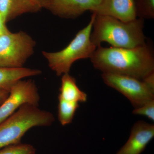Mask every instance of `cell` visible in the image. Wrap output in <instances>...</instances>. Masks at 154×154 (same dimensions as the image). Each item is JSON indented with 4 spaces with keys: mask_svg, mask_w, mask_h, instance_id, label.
<instances>
[{
    "mask_svg": "<svg viewBox=\"0 0 154 154\" xmlns=\"http://www.w3.org/2000/svg\"><path fill=\"white\" fill-rule=\"evenodd\" d=\"M38 69L21 67L17 68L0 67V90H10L14 83L24 78L41 74Z\"/></svg>",
    "mask_w": 154,
    "mask_h": 154,
    "instance_id": "12",
    "label": "cell"
},
{
    "mask_svg": "<svg viewBox=\"0 0 154 154\" xmlns=\"http://www.w3.org/2000/svg\"><path fill=\"white\" fill-rule=\"evenodd\" d=\"M102 0H51L48 10L58 17L74 19L86 11L92 12Z\"/></svg>",
    "mask_w": 154,
    "mask_h": 154,
    "instance_id": "9",
    "label": "cell"
},
{
    "mask_svg": "<svg viewBox=\"0 0 154 154\" xmlns=\"http://www.w3.org/2000/svg\"><path fill=\"white\" fill-rule=\"evenodd\" d=\"M40 96L36 84L31 80H20L11 86L8 96L0 105V123L25 105L38 106Z\"/></svg>",
    "mask_w": 154,
    "mask_h": 154,
    "instance_id": "7",
    "label": "cell"
},
{
    "mask_svg": "<svg viewBox=\"0 0 154 154\" xmlns=\"http://www.w3.org/2000/svg\"><path fill=\"white\" fill-rule=\"evenodd\" d=\"M33 1L41 9L44 8L47 9H48L49 8L51 2V0H33Z\"/></svg>",
    "mask_w": 154,
    "mask_h": 154,
    "instance_id": "18",
    "label": "cell"
},
{
    "mask_svg": "<svg viewBox=\"0 0 154 154\" xmlns=\"http://www.w3.org/2000/svg\"><path fill=\"white\" fill-rule=\"evenodd\" d=\"M58 118L62 125L70 124L72 122L75 113L79 107V103L68 102L58 97Z\"/></svg>",
    "mask_w": 154,
    "mask_h": 154,
    "instance_id": "14",
    "label": "cell"
},
{
    "mask_svg": "<svg viewBox=\"0 0 154 154\" xmlns=\"http://www.w3.org/2000/svg\"><path fill=\"white\" fill-rule=\"evenodd\" d=\"M132 113L135 115L144 116L154 121V100L147 102L140 107L135 108Z\"/></svg>",
    "mask_w": 154,
    "mask_h": 154,
    "instance_id": "17",
    "label": "cell"
},
{
    "mask_svg": "<svg viewBox=\"0 0 154 154\" xmlns=\"http://www.w3.org/2000/svg\"><path fill=\"white\" fill-rule=\"evenodd\" d=\"M103 73L125 75L143 80L154 72V50L149 43L133 48L98 46L91 58Z\"/></svg>",
    "mask_w": 154,
    "mask_h": 154,
    "instance_id": "1",
    "label": "cell"
},
{
    "mask_svg": "<svg viewBox=\"0 0 154 154\" xmlns=\"http://www.w3.org/2000/svg\"><path fill=\"white\" fill-rule=\"evenodd\" d=\"M36 42L23 31L12 33L8 29L0 33V67H23L34 52Z\"/></svg>",
    "mask_w": 154,
    "mask_h": 154,
    "instance_id": "5",
    "label": "cell"
},
{
    "mask_svg": "<svg viewBox=\"0 0 154 154\" xmlns=\"http://www.w3.org/2000/svg\"><path fill=\"white\" fill-rule=\"evenodd\" d=\"M92 13L110 16L125 22L134 20L137 17L134 0H102Z\"/></svg>",
    "mask_w": 154,
    "mask_h": 154,
    "instance_id": "10",
    "label": "cell"
},
{
    "mask_svg": "<svg viewBox=\"0 0 154 154\" xmlns=\"http://www.w3.org/2000/svg\"><path fill=\"white\" fill-rule=\"evenodd\" d=\"M10 90H0V105L5 101L8 96Z\"/></svg>",
    "mask_w": 154,
    "mask_h": 154,
    "instance_id": "19",
    "label": "cell"
},
{
    "mask_svg": "<svg viewBox=\"0 0 154 154\" xmlns=\"http://www.w3.org/2000/svg\"><path fill=\"white\" fill-rule=\"evenodd\" d=\"M143 28L144 19L141 18L125 22L96 14L91 40L97 47L102 42H107L113 47L133 48L146 43Z\"/></svg>",
    "mask_w": 154,
    "mask_h": 154,
    "instance_id": "2",
    "label": "cell"
},
{
    "mask_svg": "<svg viewBox=\"0 0 154 154\" xmlns=\"http://www.w3.org/2000/svg\"><path fill=\"white\" fill-rule=\"evenodd\" d=\"M0 154H36V150L32 145L20 143L0 149Z\"/></svg>",
    "mask_w": 154,
    "mask_h": 154,
    "instance_id": "16",
    "label": "cell"
},
{
    "mask_svg": "<svg viewBox=\"0 0 154 154\" xmlns=\"http://www.w3.org/2000/svg\"><path fill=\"white\" fill-rule=\"evenodd\" d=\"M8 29L6 27L5 24L3 21L2 15L0 13V33H2L3 31Z\"/></svg>",
    "mask_w": 154,
    "mask_h": 154,
    "instance_id": "20",
    "label": "cell"
},
{
    "mask_svg": "<svg viewBox=\"0 0 154 154\" xmlns=\"http://www.w3.org/2000/svg\"><path fill=\"white\" fill-rule=\"evenodd\" d=\"M41 9L33 0H0V13L5 24L22 14Z\"/></svg>",
    "mask_w": 154,
    "mask_h": 154,
    "instance_id": "11",
    "label": "cell"
},
{
    "mask_svg": "<svg viewBox=\"0 0 154 154\" xmlns=\"http://www.w3.org/2000/svg\"><path fill=\"white\" fill-rule=\"evenodd\" d=\"M104 83L126 97L135 108L154 100V88L143 80L116 74L103 73Z\"/></svg>",
    "mask_w": 154,
    "mask_h": 154,
    "instance_id": "6",
    "label": "cell"
},
{
    "mask_svg": "<svg viewBox=\"0 0 154 154\" xmlns=\"http://www.w3.org/2000/svg\"><path fill=\"white\" fill-rule=\"evenodd\" d=\"M154 137V125L138 121L133 126L128 140L116 154H140Z\"/></svg>",
    "mask_w": 154,
    "mask_h": 154,
    "instance_id": "8",
    "label": "cell"
},
{
    "mask_svg": "<svg viewBox=\"0 0 154 154\" xmlns=\"http://www.w3.org/2000/svg\"><path fill=\"white\" fill-rule=\"evenodd\" d=\"M52 113L38 106L25 105L0 123V149L20 143L26 133L35 127H47L54 121Z\"/></svg>",
    "mask_w": 154,
    "mask_h": 154,
    "instance_id": "3",
    "label": "cell"
},
{
    "mask_svg": "<svg viewBox=\"0 0 154 154\" xmlns=\"http://www.w3.org/2000/svg\"><path fill=\"white\" fill-rule=\"evenodd\" d=\"M137 17L142 19H153L154 0H134Z\"/></svg>",
    "mask_w": 154,
    "mask_h": 154,
    "instance_id": "15",
    "label": "cell"
},
{
    "mask_svg": "<svg viewBox=\"0 0 154 154\" xmlns=\"http://www.w3.org/2000/svg\"><path fill=\"white\" fill-rule=\"evenodd\" d=\"M96 14L85 28L77 33L75 38L64 49L57 52L42 51L48 66L57 76L69 73L72 65L80 59L91 58L97 46L91 40V35Z\"/></svg>",
    "mask_w": 154,
    "mask_h": 154,
    "instance_id": "4",
    "label": "cell"
},
{
    "mask_svg": "<svg viewBox=\"0 0 154 154\" xmlns=\"http://www.w3.org/2000/svg\"><path fill=\"white\" fill-rule=\"evenodd\" d=\"M59 98L71 102H85L88 96L85 92L81 91L77 85L75 78L69 73L62 75Z\"/></svg>",
    "mask_w": 154,
    "mask_h": 154,
    "instance_id": "13",
    "label": "cell"
}]
</instances>
